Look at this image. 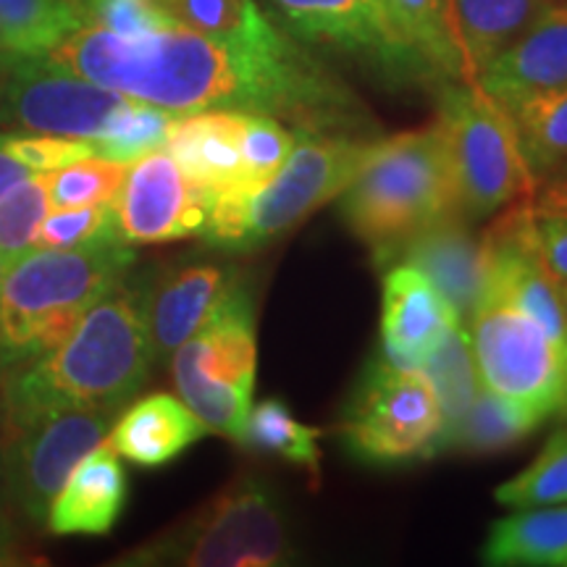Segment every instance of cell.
I'll return each instance as SVG.
<instances>
[{"label":"cell","instance_id":"obj_34","mask_svg":"<svg viewBox=\"0 0 567 567\" xmlns=\"http://www.w3.org/2000/svg\"><path fill=\"white\" fill-rule=\"evenodd\" d=\"M126 168H130V163L111 161L95 153L69 163L59 172H51L48 174V187H51L53 210L113 203L124 184Z\"/></svg>","mask_w":567,"mask_h":567},{"label":"cell","instance_id":"obj_5","mask_svg":"<svg viewBox=\"0 0 567 567\" xmlns=\"http://www.w3.org/2000/svg\"><path fill=\"white\" fill-rule=\"evenodd\" d=\"M292 557L287 523L274 494L264 481L239 476L187 520L126 551L116 565L271 567Z\"/></svg>","mask_w":567,"mask_h":567},{"label":"cell","instance_id":"obj_12","mask_svg":"<svg viewBox=\"0 0 567 567\" xmlns=\"http://www.w3.org/2000/svg\"><path fill=\"white\" fill-rule=\"evenodd\" d=\"M126 101L122 92L84 80L48 55L6 53L0 124L92 142Z\"/></svg>","mask_w":567,"mask_h":567},{"label":"cell","instance_id":"obj_22","mask_svg":"<svg viewBox=\"0 0 567 567\" xmlns=\"http://www.w3.org/2000/svg\"><path fill=\"white\" fill-rule=\"evenodd\" d=\"M481 557L488 565L567 567V502L526 507L517 515L496 520Z\"/></svg>","mask_w":567,"mask_h":567},{"label":"cell","instance_id":"obj_31","mask_svg":"<svg viewBox=\"0 0 567 567\" xmlns=\"http://www.w3.org/2000/svg\"><path fill=\"white\" fill-rule=\"evenodd\" d=\"M176 116L179 113L130 97L116 111V116L111 118L101 137L92 140V145H95L97 155H105L111 161L132 163L142 158V155L161 151L166 145L168 130H172Z\"/></svg>","mask_w":567,"mask_h":567},{"label":"cell","instance_id":"obj_40","mask_svg":"<svg viewBox=\"0 0 567 567\" xmlns=\"http://www.w3.org/2000/svg\"><path fill=\"white\" fill-rule=\"evenodd\" d=\"M34 172L30 166H24V163L13 158L9 153V147H6V134H0V197L6 193H11L13 187L21 182L30 179Z\"/></svg>","mask_w":567,"mask_h":567},{"label":"cell","instance_id":"obj_35","mask_svg":"<svg viewBox=\"0 0 567 567\" xmlns=\"http://www.w3.org/2000/svg\"><path fill=\"white\" fill-rule=\"evenodd\" d=\"M297 132L287 124L264 113H245L243 116V166L245 187H264L271 182L279 168L295 151Z\"/></svg>","mask_w":567,"mask_h":567},{"label":"cell","instance_id":"obj_9","mask_svg":"<svg viewBox=\"0 0 567 567\" xmlns=\"http://www.w3.org/2000/svg\"><path fill=\"white\" fill-rule=\"evenodd\" d=\"M442 410L421 368L368 365L342 421L347 450L368 465H402L442 452Z\"/></svg>","mask_w":567,"mask_h":567},{"label":"cell","instance_id":"obj_43","mask_svg":"<svg viewBox=\"0 0 567 567\" xmlns=\"http://www.w3.org/2000/svg\"><path fill=\"white\" fill-rule=\"evenodd\" d=\"M3 74H6V53L0 51V87H3Z\"/></svg>","mask_w":567,"mask_h":567},{"label":"cell","instance_id":"obj_1","mask_svg":"<svg viewBox=\"0 0 567 567\" xmlns=\"http://www.w3.org/2000/svg\"><path fill=\"white\" fill-rule=\"evenodd\" d=\"M84 80L172 113H264L295 132L363 137L365 105L295 40L276 48L163 30L126 40L84 24L45 53Z\"/></svg>","mask_w":567,"mask_h":567},{"label":"cell","instance_id":"obj_29","mask_svg":"<svg viewBox=\"0 0 567 567\" xmlns=\"http://www.w3.org/2000/svg\"><path fill=\"white\" fill-rule=\"evenodd\" d=\"M509 113L536 182L567 166V84L523 97Z\"/></svg>","mask_w":567,"mask_h":567},{"label":"cell","instance_id":"obj_19","mask_svg":"<svg viewBox=\"0 0 567 567\" xmlns=\"http://www.w3.org/2000/svg\"><path fill=\"white\" fill-rule=\"evenodd\" d=\"M130 478L109 442L97 444L71 471L48 509L45 528L55 536H105L124 513Z\"/></svg>","mask_w":567,"mask_h":567},{"label":"cell","instance_id":"obj_28","mask_svg":"<svg viewBox=\"0 0 567 567\" xmlns=\"http://www.w3.org/2000/svg\"><path fill=\"white\" fill-rule=\"evenodd\" d=\"M421 371L429 379L431 389H434L439 410H442V446L446 436L457 429V423L463 421L467 408L473 405L481 389V375L476 365V354H473L471 344V331L463 323H457L455 329H450L444 334L429 358L423 360Z\"/></svg>","mask_w":567,"mask_h":567},{"label":"cell","instance_id":"obj_11","mask_svg":"<svg viewBox=\"0 0 567 567\" xmlns=\"http://www.w3.org/2000/svg\"><path fill=\"white\" fill-rule=\"evenodd\" d=\"M116 417L113 408H69L13 431L0 452L6 499L27 520L42 526L71 471L109 439Z\"/></svg>","mask_w":567,"mask_h":567},{"label":"cell","instance_id":"obj_33","mask_svg":"<svg viewBox=\"0 0 567 567\" xmlns=\"http://www.w3.org/2000/svg\"><path fill=\"white\" fill-rule=\"evenodd\" d=\"M51 210L48 174H32L30 179L0 197V258L6 268L34 250V237Z\"/></svg>","mask_w":567,"mask_h":567},{"label":"cell","instance_id":"obj_23","mask_svg":"<svg viewBox=\"0 0 567 567\" xmlns=\"http://www.w3.org/2000/svg\"><path fill=\"white\" fill-rule=\"evenodd\" d=\"M551 0H452L471 80L534 21Z\"/></svg>","mask_w":567,"mask_h":567},{"label":"cell","instance_id":"obj_46","mask_svg":"<svg viewBox=\"0 0 567 567\" xmlns=\"http://www.w3.org/2000/svg\"><path fill=\"white\" fill-rule=\"evenodd\" d=\"M557 174H559V176H567V166H565V168H559ZM551 176H555V174H551Z\"/></svg>","mask_w":567,"mask_h":567},{"label":"cell","instance_id":"obj_37","mask_svg":"<svg viewBox=\"0 0 567 567\" xmlns=\"http://www.w3.org/2000/svg\"><path fill=\"white\" fill-rule=\"evenodd\" d=\"M530 195L538 245L557 281H567V176H547L536 182Z\"/></svg>","mask_w":567,"mask_h":567},{"label":"cell","instance_id":"obj_39","mask_svg":"<svg viewBox=\"0 0 567 567\" xmlns=\"http://www.w3.org/2000/svg\"><path fill=\"white\" fill-rule=\"evenodd\" d=\"M6 147L13 158L30 166L32 172L51 174L69 163L95 155V145L90 140L59 137V134H32V132H9Z\"/></svg>","mask_w":567,"mask_h":567},{"label":"cell","instance_id":"obj_32","mask_svg":"<svg viewBox=\"0 0 567 567\" xmlns=\"http://www.w3.org/2000/svg\"><path fill=\"white\" fill-rule=\"evenodd\" d=\"M496 502L505 507H547L567 502V425H559L542 446L534 463L513 481L496 488Z\"/></svg>","mask_w":567,"mask_h":567},{"label":"cell","instance_id":"obj_20","mask_svg":"<svg viewBox=\"0 0 567 567\" xmlns=\"http://www.w3.org/2000/svg\"><path fill=\"white\" fill-rule=\"evenodd\" d=\"M243 116L237 111L179 113L163 147L205 193L245 184Z\"/></svg>","mask_w":567,"mask_h":567},{"label":"cell","instance_id":"obj_38","mask_svg":"<svg viewBox=\"0 0 567 567\" xmlns=\"http://www.w3.org/2000/svg\"><path fill=\"white\" fill-rule=\"evenodd\" d=\"M82 9L90 27L126 40L147 38L176 27L158 0H82Z\"/></svg>","mask_w":567,"mask_h":567},{"label":"cell","instance_id":"obj_18","mask_svg":"<svg viewBox=\"0 0 567 567\" xmlns=\"http://www.w3.org/2000/svg\"><path fill=\"white\" fill-rule=\"evenodd\" d=\"M396 264L417 268L465 323L476 310L486 281L488 255L484 231L476 234L463 213H452L410 239L396 255Z\"/></svg>","mask_w":567,"mask_h":567},{"label":"cell","instance_id":"obj_24","mask_svg":"<svg viewBox=\"0 0 567 567\" xmlns=\"http://www.w3.org/2000/svg\"><path fill=\"white\" fill-rule=\"evenodd\" d=\"M396 24L436 84L471 80L457 38L452 0H389Z\"/></svg>","mask_w":567,"mask_h":567},{"label":"cell","instance_id":"obj_16","mask_svg":"<svg viewBox=\"0 0 567 567\" xmlns=\"http://www.w3.org/2000/svg\"><path fill=\"white\" fill-rule=\"evenodd\" d=\"M457 323L463 321L455 308L417 268L405 264L389 268L381 308V358L386 363L417 371Z\"/></svg>","mask_w":567,"mask_h":567},{"label":"cell","instance_id":"obj_8","mask_svg":"<svg viewBox=\"0 0 567 567\" xmlns=\"http://www.w3.org/2000/svg\"><path fill=\"white\" fill-rule=\"evenodd\" d=\"M467 321L481 384L547 417L567 415V344L494 287Z\"/></svg>","mask_w":567,"mask_h":567},{"label":"cell","instance_id":"obj_3","mask_svg":"<svg viewBox=\"0 0 567 567\" xmlns=\"http://www.w3.org/2000/svg\"><path fill=\"white\" fill-rule=\"evenodd\" d=\"M342 216L379 266H394L410 239L460 210L450 147L439 122L375 140L342 195Z\"/></svg>","mask_w":567,"mask_h":567},{"label":"cell","instance_id":"obj_44","mask_svg":"<svg viewBox=\"0 0 567 567\" xmlns=\"http://www.w3.org/2000/svg\"><path fill=\"white\" fill-rule=\"evenodd\" d=\"M3 279H6V264L3 258H0V289H3Z\"/></svg>","mask_w":567,"mask_h":567},{"label":"cell","instance_id":"obj_10","mask_svg":"<svg viewBox=\"0 0 567 567\" xmlns=\"http://www.w3.org/2000/svg\"><path fill=\"white\" fill-rule=\"evenodd\" d=\"M371 140L352 134L297 132L295 151L279 174L247 195L239 250H258L308 221L318 208L350 187L371 153Z\"/></svg>","mask_w":567,"mask_h":567},{"label":"cell","instance_id":"obj_26","mask_svg":"<svg viewBox=\"0 0 567 567\" xmlns=\"http://www.w3.org/2000/svg\"><path fill=\"white\" fill-rule=\"evenodd\" d=\"M544 421L549 417L538 410L494 394L492 389L484 386L473 405L467 408L463 421L457 423V429L446 436L442 452L460 450L471 452V455L502 452L528 439Z\"/></svg>","mask_w":567,"mask_h":567},{"label":"cell","instance_id":"obj_41","mask_svg":"<svg viewBox=\"0 0 567 567\" xmlns=\"http://www.w3.org/2000/svg\"><path fill=\"white\" fill-rule=\"evenodd\" d=\"M24 563L19 549V536L9 520H6L3 509H0V565H19Z\"/></svg>","mask_w":567,"mask_h":567},{"label":"cell","instance_id":"obj_13","mask_svg":"<svg viewBox=\"0 0 567 567\" xmlns=\"http://www.w3.org/2000/svg\"><path fill=\"white\" fill-rule=\"evenodd\" d=\"M274 6L305 42L358 55L389 80L434 82L396 24L389 0H274Z\"/></svg>","mask_w":567,"mask_h":567},{"label":"cell","instance_id":"obj_7","mask_svg":"<svg viewBox=\"0 0 567 567\" xmlns=\"http://www.w3.org/2000/svg\"><path fill=\"white\" fill-rule=\"evenodd\" d=\"M255 371V305L239 281L203 329L172 354V375L179 400L208 434L239 442L252 408Z\"/></svg>","mask_w":567,"mask_h":567},{"label":"cell","instance_id":"obj_36","mask_svg":"<svg viewBox=\"0 0 567 567\" xmlns=\"http://www.w3.org/2000/svg\"><path fill=\"white\" fill-rule=\"evenodd\" d=\"M111 239H122V234H118L116 224V208H113V203H105L48 213L45 221L40 224L38 237H34V247L74 250V247L111 243Z\"/></svg>","mask_w":567,"mask_h":567},{"label":"cell","instance_id":"obj_27","mask_svg":"<svg viewBox=\"0 0 567 567\" xmlns=\"http://www.w3.org/2000/svg\"><path fill=\"white\" fill-rule=\"evenodd\" d=\"M84 24L82 0H0V51L45 55Z\"/></svg>","mask_w":567,"mask_h":567},{"label":"cell","instance_id":"obj_14","mask_svg":"<svg viewBox=\"0 0 567 567\" xmlns=\"http://www.w3.org/2000/svg\"><path fill=\"white\" fill-rule=\"evenodd\" d=\"M208 193L187 179L166 147L132 161L118 189V234L126 245H161L200 237L208 216Z\"/></svg>","mask_w":567,"mask_h":567},{"label":"cell","instance_id":"obj_25","mask_svg":"<svg viewBox=\"0 0 567 567\" xmlns=\"http://www.w3.org/2000/svg\"><path fill=\"white\" fill-rule=\"evenodd\" d=\"M158 3L176 27L208 38L260 48H276L292 40V34L274 24L255 0H158Z\"/></svg>","mask_w":567,"mask_h":567},{"label":"cell","instance_id":"obj_21","mask_svg":"<svg viewBox=\"0 0 567 567\" xmlns=\"http://www.w3.org/2000/svg\"><path fill=\"white\" fill-rule=\"evenodd\" d=\"M208 434L205 423L174 394H151L116 417L105 442L140 467H161Z\"/></svg>","mask_w":567,"mask_h":567},{"label":"cell","instance_id":"obj_4","mask_svg":"<svg viewBox=\"0 0 567 567\" xmlns=\"http://www.w3.org/2000/svg\"><path fill=\"white\" fill-rule=\"evenodd\" d=\"M134 264L122 239L48 250L6 268L0 289V371L59 347L92 302L126 279Z\"/></svg>","mask_w":567,"mask_h":567},{"label":"cell","instance_id":"obj_42","mask_svg":"<svg viewBox=\"0 0 567 567\" xmlns=\"http://www.w3.org/2000/svg\"><path fill=\"white\" fill-rule=\"evenodd\" d=\"M557 289H559V302H563V310H565V318H567V281H559Z\"/></svg>","mask_w":567,"mask_h":567},{"label":"cell","instance_id":"obj_2","mask_svg":"<svg viewBox=\"0 0 567 567\" xmlns=\"http://www.w3.org/2000/svg\"><path fill=\"white\" fill-rule=\"evenodd\" d=\"M153 365L145 287L118 281L53 350L0 371L6 431L69 408L124 410Z\"/></svg>","mask_w":567,"mask_h":567},{"label":"cell","instance_id":"obj_30","mask_svg":"<svg viewBox=\"0 0 567 567\" xmlns=\"http://www.w3.org/2000/svg\"><path fill=\"white\" fill-rule=\"evenodd\" d=\"M318 439H321V431L297 421L292 410L284 405L281 400H264L250 408L239 444L250 446L260 455L287 460V463L305 467L310 476L318 478V471H321Z\"/></svg>","mask_w":567,"mask_h":567},{"label":"cell","instance_id":"obj_6","mask_svg":"<svg viewBox=\"0 0 567 567\" xmlns=\"http://www.w3.org/2000/svg\"><path fill=\"white\" fill-rule=\"evenodd\" d=\"M436 122L450 147L460 210L467 221H481L534 195L536 179L523 155L513 113L476 80L439 84Z\"/></svg>","mask_w":567,"mask_h":567},{"label":"cell","instance_id":"obj_17","mask_svg":"<svg viewBox=\"0 0 567 567\" xmlns=\"http://www.w3.org/2000/svg\"><path fill=\"white\" fill-rule=\"evenodd\" d=\"M476 82L507 109L536 92L567 84V0H551Z\"/></svg>","mask_w":567,"mask_h":567},{"label":"cell","instance_id":"obj_15","mask_svg":"<svg viewBox=\"0 0 567 567\" xmlns=\"http://www.w3.org/2000/svg\"><path fill=\"white\" fill-rule=\"evenodd\" d=\"M237 284V271L231 268L210 260H187L168 266L151 287H145V323L153 363L168 360L189 337H195Z\"/></svg>","mask_w":567,"mask_h":567},{"label":"cell","instance_id":"obj_45","mask_svg":"<svg viewBox=\"0 0 567 567\" xmlns=\"http://www.w3.org/2000/svg\"><path fill=\"white\" fill-rule=\"evenodd\" d=\"M3 502H6V496H3V488H0V509H3Z\"/></svg>","mask_w":567,"mask_h":567}]
</instances>
